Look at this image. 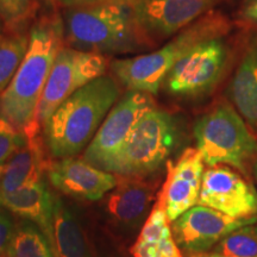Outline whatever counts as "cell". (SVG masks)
Segmentation results:
<instances>
[{
	"label": "cell",
	"instance_id": "9a60e30c",
	"mask_svg": "<svg viewBox=\"0 0 257 257\" xmlns=\"http://www.w3.org/2000/svg\"><path fill=\"white\" fill-rule=\"evenodd\" d=\"M40 123L23 131L25 144L5 163L0 178V199L18 191L25 185L42 180L50 162L47 160L44 146L40 136Z\"/></svg>",
	"mask_w": 257,
	"mask_h": 257
},
{
	"label": "cell",
	"instance_id": "3957f363",
	"mask_svg": "<svg viewBox=\"0 0 257 257\" xmlns=\"http://www.w3.org/2000/svg\"><path fill=\"white\" fill-rule=\"evenodd\" d=\"M119 99V83L106 74L67 98L43 124L51 155L64 159L81 153Z\"/></svg>",
	"mask_w": 257,
	"mask_h": 257
},
{
	"label": "cell",
	"instance_id": "d6a6232c",
	"mask_svg": "<svg viewBox=\"0 0 257 257\" xmlns=\"http://www.w3.org/2000/svg\"><path fill=\"white\" fill-rule=\"evenodd\" d=\"M0 22H2V21H0Z\"/></svg>",
	"mask_w": 257,
	"mask_h": 257
},
{
	"label": "cell",
	"instance_id": "30bf717a",
	"mask_svg": "<svg viewBox=\"0 0 257 257\" xmlns=\"http://www.w3.org/2000/svg\"><path fill=\"white\" fill-rule=\"evenodd\" d=\"M199 205L236 218H257V191L243 174L226 165L205 169Z\"/></svg>",
	"mask_w": 257,
	"mask_h": 257
},
{
	"label": "cell",
	"instance_id": "4fadbf2b",
	"mask_svg": "<svg viewBox=\"0 0 257 257\" xmlns=\"http://www.w3.org/2000/svg\"><path fill=\"white\" fill-rule=\"evenodd\" d=\"M205 162L197 148H187L175 162L167 163V178L159 193L169 221L198 205Z\"/></svg>",
	"mask_w": 257,
	"mask_h": 257
},
{
	"label": "cell",
	"instance_id": "7c38bea8",
	"mask_svg": "<svg viewBox=\"0 0 257 257\" xmlns=\"http://www.w3.org/2000/svg\"><path fill=\"white\" fill-rule=\"evenodd\" d=\"M220 0H134L141 28L154 44L179 34Z\"/></svg>",
	"mask_w": 257,
	"mask_h": 257
},
{
	"label": "cell",
	"instance_id": "ffe728a7",
	"mask_svg": "<svg viewBox=\"0 0 257 257\" xmlns=\"http://www.w3.org/2000/svg\"><path fill=\"white\" fill-rule=\"evenodd\" d=\"M6 257H57L49 240L37 225L29 220L16 224Z\"/></svg>",
	"mask_w": 257,
	"mask_h": 257
},
{
	"label": "cell",
	"instance_id": "1f68e13d",
	"mask_svg": "<svg viewBox=\"0 0 257 257\" xmlns=\"http://www.w3.org/2000/svg\"><path fill=\"white\" fill-rule=\"evenodd\" d=\"M0 257H6V256H5V255H2V256H0Z\"/></svg>",
	"mask_w": 257,
	"mask_h": 257
},
{
	"label": "cell",
	"instance_id": "2e32d148",
	"mask_svg": "<svg viewBox=\"0 0 257 257\" xmlns=\"http://www.w3.org/2000/svg\"><path fill=\"white\" fill-rule=\"evenodd\" d=\"M0 207L37 225L55 251L54 194L48 189L43 180L25 185L15 193L2 198Z\"/></svg>",
	"mask_w": 257,
	"mask_h": 257
},
{
	"label": "cell",
	"instance_id": "ac0fdd59",
	"mask_svg": "<svg viewBox=\"0 0 257 257\" xmlns=\"http://www.w3.org/2000/svg\"><path fill=\"white\" fill-rule=\"evenodd\" d=\"M227 95L250 128L257 133V34L244 48Z\"/></svg>",
	"mask_w": 257,
	"mask_h": 257
},
{
	"label": "cell",
	"instance_id": "603a6c76",
	"mask_svg": "<svg viewBox=\"0 0 257 257\" xmlns=\"http://www.w3.org/2000/svg\"><path fill=\"white\" fill-rule=\"evenodd\" d=\"M36 10V0H0V21L8 31L25 30Z\"/></svg>",
	"mask_w": 257,
	"mask_h": 257
},
{
	"label": "cell",
	"instance_id": "9c48e42d",
	"mask_svg": "<svg viewBox=\"0 0 257 257\" xmlns=\"http://www.w3.org/2000/svg\"><path fill=\"white\" fill-rule=\"evenodd\" d=\"M155 106L152 94L128 91L115 102L99 127L98 133L86 148L83 160L102 169L123 147L136 124Z\"/></svg>",
	"mask_w": 257,
	"mask_h": 257
},
{
	"label": "cell",
	"instance_id": "6da1fadb",
	"mask_svg": "<svg viewBox=\"0 0 257 257\" xmlns=\"http://www.w3.org/2000/svg\"><path fill=\"white\" fill-rule=\"evenodd\" d=\"M29 48L16 75L0 94V117L19 131L40 123L38 108L57 54L63 47L62 17L44 15L29 31ZM41 124V123H40Z\"/></svg>",
	"mask_w": 257,
	"mask_h": 257
},
{
	"label": "cell",
	"instance_id": "7a4b0ae2",
	"mask_svg": "<svg viewBox=\"0 0 257 257\" xmlns=\"http://www.w3.org/2000/svg\"><path fill=\"white\" fill-rule=\"evenodd\" d=\"M67 46L100 55H133L154 48L138 23L134 0H105L66 9L62 15Z\"/></svg>",
	"mask_w": 257,
	"mask_h": 257
},
{
	"label": "cell",
	"instance_id": "8992f818",
	"mask_svg": "<svg viewBox=\"0 0 257 257\" xmlns=\"http://www.w3.org/2000/svg\"><path fill=\"white\" fill-rule=\"evenodd\" d=\"M178 137L175 118L169 112L154 107L138 121L123 147L102 170L121 176L144 178L166 162Z\"/></svg>",
	"mask_w": 257,
	"mask_h": 257
},
{
	"label": "cell",
	"instance_id": "52a82bcc",
	"mask_svg": "<svg viewBox=\"0 0 257 257\" xmlns=\"http://www.w3.org/2000/svg\"><path fill=\"white\" fill-rule=\"evenodd\" d=\"M230 56V46L225 36L202 42L170 69L162 86L178 98L206 95L221 81Z\"/></svg>",
	"mask_w": 257,
	"mask_h": 257
},
{
	"label": "cell",
	"instance_id": "f546056e",
	"mask_svg": "<svg viewBox=\"0 0 257 257\" xmlns=\"http://www.w3.org/2000/svg\"><path fill=\"white\" fill-rule=\"evenodd\" d=\"M252 172H253V175H255V179H256V181H257V159L255 160V162H253Z\"/></svg>",
	"mask_w": 257,
	"mask_h": 257
},
{
	"label": "cell",
	"instance_id": "e0dca14e",
	"mask_svg": "<svg viewBox=\"0 0 257 257\" xmlns=\"http://www.w3.org/2000/svg\"><path fill=\"white\" fill-rule=\"evenodd\" d=\"M155 198V186L137 176L117 178V186L108 195L106 210L121 224L136 225L149 212Z\"/></svg>",
	"mask_w": 257,
	"mask_h": 257
},
{
	"label": "cell",
	"instance_id": "8fae6325",
	"mask_svg": "<svg viewBox=\"0 0 257 257\" xmlns=\"http://www.w3.org/2000/svg\"><path fill=\"white\" fill-rule=\"evenodd\" d=\"M257 223V218L236 219L214 208L195 205L172 223V232L179 248L186 253L211 251L231 232Z\"/></svg>",
	"mask_w": 257,
	"mask_h": 257
},
{
	"label": "cell",
	"instance_id": "5b68a950",
	"mask_svg": "<svg viewBox=\"0 0 257 257\" xmlns=\"http://www.w3.org/2000/svg\"><path fill=\"white\" fill-rule=\"evenodd\" d=\"M197 149L208 167L226 165L249 176L257 159V137L229 102H219L194 125Z\"/></svg>",
	"mask_w": 257,
	"mask_h": 257
},
{
	"label": "cell",
	"instance_id": "d6986e66",
	"mask_svg": "<svg viewBox=\"0 0 257 257\" xmlns=\"http://www.w3.org/2000/svg\"><path fill=\"white\" fill-rule=\"evenodd\" d=\"M54 234L57 257H92L81 227L57 195H54Z\"/></svg>",
	"mask_w": 257,
	"mask_h": 257
},
{
	"label": "cell",
	"instance_id": "d4e9b609",
	"mask_svg": "<svg viewBox=\"0 0 257 257\" xmlns=\"http://www.w3.org/2000/svg\"><path fill=\"white\" fill-rule=\"evenodd\" d=\"M27 137L15 125L0 117V165H5L25 144Z\"/></svg>",
	"mask_w": 257,
	"mask_h": 257
},
{
	"label": "cell",
	"instance_id": "277c9868",
	"mask_svg": "<svg viewBox=\"0 0 257 257\" xmlns=\"http://www.w3.org/2000/svg\"><path fill=\"white\" fill-rule=\"evenodd\" d=\"M230 22L219 12L210 11L176 34L160 49L111 62L112 73L128 91L156 94L170 69L193 48L212 38L226 36Z\"/></svg>",
	"mask_w": 257,
	"mask_h": 257
},
{
	"label": "cell",
	"instance_id": "484cf974",
	"mask_svg": "<svg viewBox=\"0 0 257 257\" xmlns=\"http://www.w3.org/2000/svg\"><path fill=\"white\" fill-rule=\"evenodd\" d=\"M16 224L5 211L0 210V256L5 255L12 234L15 232Z\"/></svg>",
	"mask_w": 257,
	"mask_h": 257
},
{
	"label": "cell",
	"instance_id": "f1b7e54d",
	"mask_svg": "<svg viewBox=\"0 0 257 257\" xmlns=\"http://www.w3.org/2000/svg\"><path fill=\"white\" fill-rule=\"evenodd\" d=\"M187 257H225V256L218 255V253L213 251H208V252H201V253H188Z\"/></svg>",
	"mask_w": 257,
	"mask_h": 257
},
{
	"label": "cell",
	"instance_id": "7402d4cb",
	"mask_svg": "<svg viewBox=\"0 0 257 257\" xmlns=\"http://www.w3.org/2000/svg\"><path fill=\"white\" fill-rule=\"evenodd\" d=\"M211 251L225 257H257V223L231 232Z\"/></svg>",
	"mask_w": 257,
	"mask_h": 257
},
{
	"label": "cell",
	"instance_id": "ba28073f",
	"mask_svg": "<svg viewBox=\"0 0 257 257\" xmlns=\"http://www.w3.org/2000/svg\"><path fill=\"white\" fill-rule=\"evenodd\" d=\"M108 61L100 54L62 47L57 54L38 108L43 125L62 102L83 86L105 75Z\"/></svg>",
	"mask_w": 257,
	"mask_h": 257
},
{
	"label": "cell",
	"instance_id": "4316f807",
	"mask_svg": "<svg viewBox=\"0 0 257 257\" xmlns=\"http://www.w3.org/2000/svg\"><path fill=\"white\" fill-rule=\"evenodd\" d=\"M240 15L244 21L257 24V0H244Z\"/></svg>",
	"mask_w": 257,
	"mask_h": 257
},
{
	"label": "cell",
	"instance_id": "5bb4252c",
	"mask_svg": "<svg viewBox=\"0 0 257 257\" xmlns=\"http://www.w3.org/2000/svg\"><path fill=\"white\" fill-rule=\"evenodd\" d=\"M47 172L54 187L69 197L85 200H99L117 186L113 174L74 156L50 162Z\"/></svg>",
	"mask_w": 257,
	"mask_h": 257
},
{
	"label": "cell",
	"instance_id": "44dd1931",
	"mask_svg": "<svg viewBox=\"0 0 257 257\" xmlns=\"http://www.w3.org/2000/svg\"><path fill=\"white\" fill-rule=\"evenodd\" d=\"M30 36L27 30L0 34V94L12 81L23 62Z\"/></svg>",
	"mask_w": 257,
	"mask_h": 257
},
{
	"label": "cell",
	"instance_id": "cb8c5ba5",
	"mask_svg": "<svg viewBox=\"0 0 257 257\" xmlns=\"http://www.w3.org/2000/svg\"><path fill=\"white\" fill-rule=\"evenodd\" d=\"M134 257H184L172 231L154 238H140L130 249Z\"/></svg>",
	"mask_w": 257,
	"mask_h": 257
},
{
	"label": "cell",
	"instance_id": "83f0119b",
	"mask_svg": "<svg viewBox=\"0 0 257 257\" xmlns=\"http://www.w3.org/2000/svg\"><path fill=\"white\" fill-rule=\"evenodd\" d=\"M60 6L64 9H72V8H80V6H87L93 5L96 3L105 2V0H56Z\"/></svg>",
	"mask_w": 257,
	"mask_h": 257
},
{
	"label": "cell",
	"instance_id": "4dcf8cb0",
	"mask_svg": "<svg viewBox=\"0 0 257 257\" xmlns=\"http://www.w3.org/2000/svg\"><path fill=\"white\" fill-rule=\"evenodd\" d=\"M4 170H5V165H0V178H2V175H3V173H4Z\"/></svg>",
	"mask_w": 257,
	"mask_h": 257
}]
</instances>
